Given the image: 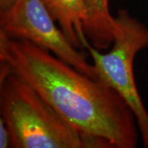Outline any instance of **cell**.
I'll list each match as a JSON object with an SVG mask.
<instances>
[{"label": "cell", "mask_w": 148, "mask_h": 148, "mask_svg": "<svg viewBox=\"0 0 148 148\" xmlns=\"http://www.w3.org/2000/svg\"><path fill=\"white\" fill-rule=\"evenodd\" d=\"M0 69L30 85L54 110L82 133L135 148L136 118L110 86L75 69L45 49L0 31Z\"/></svg>", "instance_id": "1"}, {"label": "cell", "mask_w": 148, "mask_h": 148, "mask_svg": "<svg viewBox=\"0 0 148 148\" xmlns=\"http://www.w3.org/2000/svg\"><path fill=\"white\" fill-rule=\"evenodd\" d=\"M0 112L11 148H114L82 133L58 114L25 81L0 69Z\"/></svg>", "instance_id": "2"}, {"label": "cell", "mask_w": 148, "mask_h": 148, "mask_svg": "<svg viewBox=\"0 0 148 148\" xmlns=\"http://www.w3.org/2000/svg\"><path fill=\"white\" fill-rule=\"evenodd\" d=\"M115 35L110 49L101 53L86 43L96 78L110 86L126 102L136 118L144 147H148V111L139 94L133 72L138 52L148 48V27L126 9L117 12Z\"/></svg>", "instance_id": "3"}, {"label": "cell", "mask_w": 148, "mask_h": 148, "mask_svg": "<svg viewBox=\"0 0 148 148\" xmlns=\"http://www.w3.org/2000/svg\"><path fill=\"white\" fill-rule=\"evenodd\" d=\"M0 31L45 49L97 79L93 64L65 36L43 0H16L10 8L0 12Z\"/></svg>", "instance_id": "4"}, {"label": "cell", "mask_w": 148, "mask_h": 148, "mask_svg": "<svg viewBox=\"0 0 148 148\" xmlns=\"http://www.w3.org/2000/svg\"><path fill=\"white\" fill-rule=\"evenodd\" d=\"M86 20L84 33L99 50L110 49L114 40L115 17L110 10V0H83Z\"/></svg>", "instance_id": "5"}, {"label": "cell", "mask_w": 148, "mask_h": 148, "mask_svg": "<svg viewBox=\"0 0 148 148\" xmlns=\"http://www.w3.org/2000/svg\"><path fill=\"white\" fill-rule=\"evenodd\" d=\"M58 26L77 49H85L87 38L84 33L86 20L83 0H43Z\"/></svg>", "instance_id": "6"}, {"label": "cell", "mask_w": 148, "mask_h": 148, "mask_svg": "<svg viewBox=\"0 0 148 148\" xmlns=\"http://www.w3.org/2000/svg\"><path fill=\"white\" fill-rule=\"evenodd\" d=\"M11 148V136L3 119L0 118V148Z\"/></svg>", "instance_id": "7"}, {"label": "cell", "mask_w": 148, "mask_h": 148, "mask_svg": "<svg viewBox=\"0 0 148 148\" xmlns=\"http://www.w3.org/2000/svg\"><path fill=\"white\" fill-rule=\"evenodd\" d=\"M16 0H0V12L8 10L15 3Z\"/></svg>", "instance_id": "8"}]
</instances>
